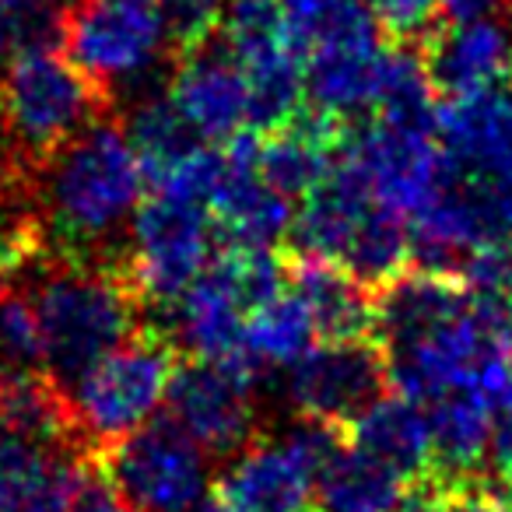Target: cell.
<instances>
[{
	"mask_svg": "<svg viewBox=\"0 0 512 512\" xmlns=\"http://www.w3.org/2000/svg\"><path fill=\"white\" fill-rule=\"evenodd\" d=\"M144 197L148 176L127 127L92 123L50 162L46 221L71 264H88V249L134 225Z\"/></svg>",
	"mask_w": 512,
	"mask_h": 512,
	"instance_id": "cell-1",
	"label": "cell"
},
{
	"mask_svg": "<svg viewBox=\"0 0 512 512\" xmlns=\"http://www.w3.org/2000/svg\"><path fill=\"white\" fill-rule=\"evenodd\" d=\"M295 246L355 274L365 288H383L411 267V225L383 204L348 155L299 200Z\"/></svg>",
	"mask_w": 512,
	"mask_h": 512,
	"instance_id": "cell-2",
	"label": "cell"
},
{
	"mask_svg": "<svg viewBox=\"0 0 512 512\" xmlns=\"http://www.w3.org/2000/svg\"><path fill=\"white\" fill-rule=\"evenodd\" d=\"M32 302L43 327L46 372L64 390L137 334L141 299L123 271L67 264L39 281Z\"/></svg>",
	"mask_w": 512,
	"mask_h": 512,
	"instance_id": "cell-3",
	"label": "cell"
},
{
	"mask_svg": "<svg viewBox=\"0 0 512 512\" xmlns=\"http://www.w3.org/2000/svg\"><path fill=\"white\" fill-rule=\"evenodd\" d=\"M176 369V341L158 330H137L67 386L74 428L78 439L92 446V456L158 418L169 404Z\"/></svg>",
	"mask_w": 512,
	"mask_h": 512,
	"instance_id": "cell-4",
	"label": "cell"
},
{
	"mask_svg": "<svg viewBox=\"0 0 512 512\" xmlns=\"http://www.w3.org/2000/svg\"><path fill=\"white\" fill-rule=\"evenodd\" d=\"M285 281L288 260H281L274 249L225 246L169 309L172 341H179V348H186L193 358L246 365L242 334L249 313L281 292Z\"/></svg>",
	"mask_w": 512,
	"mask_h": 512,
	"instance_id": "cell-5",
	"label": "cell"
},
{
	"mask_svg": "<svg viewBox=\"0 0 512 512\" xmlns=\"http://www.w3.org/2000/svg\"><path fill=\"white\" fill-rule=\"evenodd\" d=\"M0 88L11 137L36 162H53L74 137L99 123L109 102V95L67 57L64 46L11 57Z\"/></svg>",
	"mask_w": 512,
	"mask_h": 512,
	"instance_id": "cell-6",
	"label": "cell"
},
{
	"mask_svg": "<svg viewBox=\"0 0 512 512\" xmlns=\"http://www.w3.org/2000/svg\"><path fill=\"white\" fill-rule=\"evenodd\" d=\"M211 207L176 190H148L130 225L127 281L141 306L172 309L214 260Z\"/></svg>",
	"mask_w": 512,
	"mask_h": 512,
	"instance_id": "cell-7",
	"label": "cell"
},
{
	"mask_svg": "<svg viewBox=\"0 0 512 512\" xmlns=\"http://www.w3.org/2000/svg\"><path fill=\"white\" fill-rule=\"evenodd\" d=\"M341 449V428L302 418L281 439H256L235 453L214 498L235 512H323L320 477Z\"/></svg>",
	"mask_w": 512,
	"mask_h": 512,
	"instance_id": "cell-8",
	"label": "cell"
},
{
	"mask_svg": "<svg viewBox=\"0 0 512 512\" xmlns=\"http://www.w3.org/2000/svg\"><path fill=\"white\" fill-rule=\"evenodd\" d=\"M92 467L137 512H207L214 498L207 453L172 418L95 453Z\"/></svg>",
	"mask_w": 512,
	"mask_h": 512,
	"instance_id": "cell-9",
	"label": "cell"
},
{
	"mask_svg": "<svg viewBox=\"0 0 512 512\" xmlns=\"http://www.w3.org/2000/svg\"><path fill=\"white\" fill-rule=\"evenodd\" d=\"M169 50V18L155 0H74L67 11L64 53L109 99L148 78Z\"/></svg>",
	"mask_w": 512,
	"mask_h": 512,
	"instance_id": "cell-10",
	"label": "cell"
},
{
	"mask_svg": "<svg viewBox=\"0 0 512 512\" xmlns=\"http://www.w3.org/2000/svg\"><path fill=\"white\" fill-rule=\"evenodd\" d=\"M256 372L239 362H179L169 386V418L207 456H235L253 442Z\"/></svg>",
	"mask_w": 512,
	"mask_h": 512,
	"instance_id": "cell-11",
	"label": "cell"
},
{
	"mask_svg": "<svg viewBox=\"0 0 512 512\" xmlns=\"http://www.w3.org/2000/svg\"><path fill=\"white\" fill-rule=\"evenodd\" d=\"M344 155L355 162L372 193L390 211L407 218V225L446 179V158H442L435 127H404V123L369 116L348 127Z\"/></svg>",
	"mask_w": 512,
	"mask_h": 512,
	"instance_id": "cell-12",
	"label": "cell"
},
{
	"mask_svg": "<svg viewBox=\"0 0 512 512\" xmlns=\"http://www.w3.org/2000/svg\"><path fill=\"white\" fill-rule=\"evenodd\" d=\"M386 358L376 337L316 341L288 369V400L302 418L348 432L379 397H386Z\"/></svg>",
	"mask_w": 512,
	"mask_h": 512,
	"instance_id": "cell-13",
	"label": "cell"
},
{
	"mask_svg": "<svg viewBox=\"0 0 512 512\" xmlns=\"http://www.w3.org/2000/svg\"><path fill=\"white\" fill-rule=\"evenodd\" d=\"M207 207L228 246L274 249L295 228V200L260 172V134L253 130L218 144Z\"/></svg>",
	"mask_w": 512,
	"mask_h": 512,
	"instance_id": "cell-14",
	"label": "cell"
},
{
	"mask_svg": "<svg viewBox=\"0 0 512 512\" xmlns=\"http://www.w3.org/2000/svg\"><path fill=\"white\" fill-rule=\"evenodd\" d=\"M435 137L449 176L512 197V81L446 99L435 113Z\"/></svg>",
	"mask_w": 512,
	"mask_h": 512,
	"instance_id": "cell-15",
	"label": "cell"
},
{
	"mask_svg": "<svg viewBox=\"0 0 512 512\" xmlns=\"http://www.w3.org/2000/svg\"><path fill=\"white\" fill-rule=\"evenodd\" d=\"M165 95L204 144H228L253 130V92L246 74L239 60L211 39L197 50L179 53Z\"/></svg>",
	"mask_w": 512,
	"mask_h": 512,
	"instance_id": "cell-16",
	"label": "cell"
},
{
	"mask_svg": "<svg viewBox=\"0 0 512 512\" xmlns=\"http://www.w3.org/2000/svg\"><path fill=\"white\" fill-rule=\"evenodd\" d=\"M92 456L0 425V512H74Z\"/></svg>",
	"mask_w": 512,
	"mask_h": 512,
	"instance_id": "cell-17",
	"label": "cell"
},
{
	"mask_svg": "<svg viewBox=\"0 0 512 512\" xmlns=\"http://www.w3.org/2000/svg\"><path fill=\"white\" fill-rule=\"evenodd\" d=\"M421 57L442 99L488 92L512 81V22L495 15L446 18L421 43Z\"/></svg>",
	"mask_w": 512,
	"mask_h": 512,
	"instance_id": "cell-18",
	"label": "cell"
},
{
	"mask_svg": "<svg viewBox=\"0 0 512 512\" xmlns=\"http://www.w3.org/2000/svg\"><path fill=\"white\" fill-rule=\"evenodd\" d=\"M348 127L316 109H302L295 120L260 134V172L274 190L302 200L341 158Z\"/></svg>",
	"mask_w": 512,
	"mask_h": 512,
	"instance_id": "cell-19",
	"label": "cell"
},
{
	"mask_svg": "<svg viewBox=\"0 0 512 512\" xmlns=\"http://www.w3.org/2000/svg\"><path fill=\"white\" fill-rule=\"evenodd\" d=\"M288 285L313 313L320 341L376 337V292L344 267L320 256L295 253L288 260Z\"/></svg>",
	"mask_w": 512,
	"mask_h": 512,
	"instance_id": "cell-20",
	"label": "cell"
},
{
	"mask_svg": "<svg viewBox=\"0 0 512 512\" xmlns=\"http://www.w3.org/2000/svg\"><path fill=\"white\" fill-rule=\"evenodd\" d=\"M348 442L383 463L386 470L404 484L435 474V446H432V421L428 411L400 393L379 397L355 425L348 428Z\"/></svg>",
	"mask_w": 512,
	"mask_h": 512,
	"instance_id": "cell-21",
	"label": "cell"
},
{
	"mask_svg": "<svg viewBox=\"0 0 512 512\" xmlns=\"http://www.w3.org/2000/svg\"><path fill=\"white\" fill-rule=\"evenodd\" d=\"M288 43L302 64L344 53L383 50V25H379L372 0H278Z\"/></svg>",
	"mask_w": 512,
	"mask_h": 512,
	"instance_id": "cell-22",
	"label": "cell"
},
{
	"mask_svg": "<svg viewBox=\"0 0 512 512\" xmlns=\"http://www.w3.org/2000/svg\"><path fill=\"white\" fill-rule=\"evenodd\" d=\"M316 341L320 334H316L313 313L285 281L281 292H274L249 313L246 334H242V358L249 369L264 376L271 369H292Z\"/></svg>",
	"mask_w": 512,
	"mask_h": 512,
	"instance_id": "cell-23",
	"label": "cell"
},
{
	"mask_svg": "<svg viewBox=\"0 0 512 512\" xmlns=\"http://www.w3.org/2000/svg\"><path fill=\"white\" fill-rule=\"evenodd\" d=\"M407 484L393 470L348 446L334 456L320 477V509L323 512H393Z\"/></svg>",
	"mask_w": 512,
	"mask_h": 512,
	"instance_id": "cell-24",
	"label": "cell"
},
{
	"mask_svg": "<svg viewBox=\"0 0 512 512\" xmlns=\"http://www.w3.org/2000/svg\"><path fill=\"white\" fill-rule=\"evenodd\" d=\"M71 4L74 0H0V57L64 46Z\"/></svg>",
	"mask_w": 512,
	"mask_h": 512,
	"instance_id": "cell-25",
	"label": "cell"
},
{
	"mask_svg": "<svg viewBox=\"0 0 512 512\" xmlns=\"http://www.w3.org/2000/svg\"><path fill=\"white\" fill-rule=\"evenodd\" d=\"M0 369L43 372V327L36 302L22 292H0Z\"/></svg>",
	"mask_w": 512,
	"mask_h": 512,
	"instance_id": "cell-26",
	"label": "cell"
},
{
	"mask_svg": "<svg viewBox=\"0 0 512 512\" xmlns=\"http://www.w3.org/2000/svg\"><path fill=\"white\" fill-rule=\"evenodd\" d=\"M372 11L390 39H397V43L421 39L425 43L442 25L439 15L446 8H442V0H372Z\"/></svg>",
	"mask_w": 512,
	"mask_h": 512,
	"instance_id": "cell-27",
	"label": "cell"
},
{
	"mask_svg": "<svg viewBox=\"0 0 512 512\" xmlns=\"http://www.w3.org/2000/svg\"><path fill=\"white\" fill-rule=\"evenodd\" d=\"M446 512H509V505L474 477V481H460L449 488Z\"/></svg>",
	"mask_w": 512,
	"mask_h": 512,
	"instance_id": "cell-28",
	"label": "cell"
},
{
	"mask_svg": "<svg viewBox=\"0 0 512 512\" xmlns=\"http://www.w3.org/2000/svg\"><path fill=\"white\" fill-rule=\"evenodd\" d=\"M491 463H495V474L502 481V488L512 495V393L505 400L502 414H498L495 442H491Z\"/></svg>",
	"mask_w": 512,
	"mask_h": 512,
	"instance_id": "cell-29",
	"label": "cell"
},
{
	"mask_svg": "<svg viewBox=\"0 0 512 512\" xmlns=\"http://www.w3.org/2000/svg\"><path fill=\"white\" fill-rule=\"evenodd\" d=\"M74 512H137L134 505H127L99 474H88L85 488H81L78 509Z\"/></svg>",
	"mask_w": 512,
	"mask_h": 512,
	"instance_id": "cell-30",
	"label": "cell"
},
{
	"mask_svg": "<svg viewBox=\"0 0 512 512\" xmlns=\"http://www.w3.org/2000/svg\"><path fill=\"white\" fill-rule=\"evenodd\" d=\"M505 0H442L446 18H477V15H495L502 11Z\"/></svg>",
	"mask_w": 512,
	"mask_h": 512,
	"instance_id": "cell-31",
	"label": "cell"
},
{
	"mask_svg": "<svg viewBox=\"0 0 512 512\" xmlns=\"http://www.w3.org/2000/svg\"><path fill=\"white\" fill-rule=\"evenodd\" d=\"M207 512H235L232 505H225V502H218V498H211V505H207Z\"/></svg>",
	"mask_w": 512,
	"mask_h": 512,
	"instance_id": "cell-32",
	"label": "cell"
},
{
	"mask_svg": "<svg viewBox=\"0 0 512 512\" xmlns=\"http://www.w3.org/2000/svg\"><path fill=\"white\" fill-rule=\"evenodd\" d=\"M0 113H4V88H0Z\"/></svg>",
	"mask_w": 512,
	"mask_h": 512,
	"instance_id": "cell-33",
	"label": "cell"
},
{
	"mask_svg": "<svg viewBox=\"0 0 512 512\" xmlns=\"http://www.w3.org/2000/svg\"><path fill=\"white\" fill-rule=\"evenodd\" d=\"M155 4H162V8H165V4H169V0H155Z\"/></svg>",
	"mask_w": 512,
	"mask_h": 512,
	"instance_id": "cell-34",
	"label": "cell"
},
{
	"mask_svg": "<svg viewBox=\"0 0 512 512\" xmlns=\"http://www.w3.org/2000/svg\"><path fill=\"white\" fill-rule=\"evenodd\" d=\"M218 4H228V0H218Z\"/></svg>",
	"mask_w": 512,
	"mask_h": 512,
	"instance_id": "cell-35",
	"label": "cell"
},
{
	"mask_svg": "<svg viewBox=\"0 0 512 512\" xmlns=\"http://www.w3.org/2000/svg\"><path fill=\"white\" fill-rule=\"evenodd\" d=\"M509 246H512V239H509Z\"/></svg>",
	"mask_w": 512,
	"mask_h": 512,
	"instance_id": "cell-36",
	"label": "cell"
}]
</instances>
